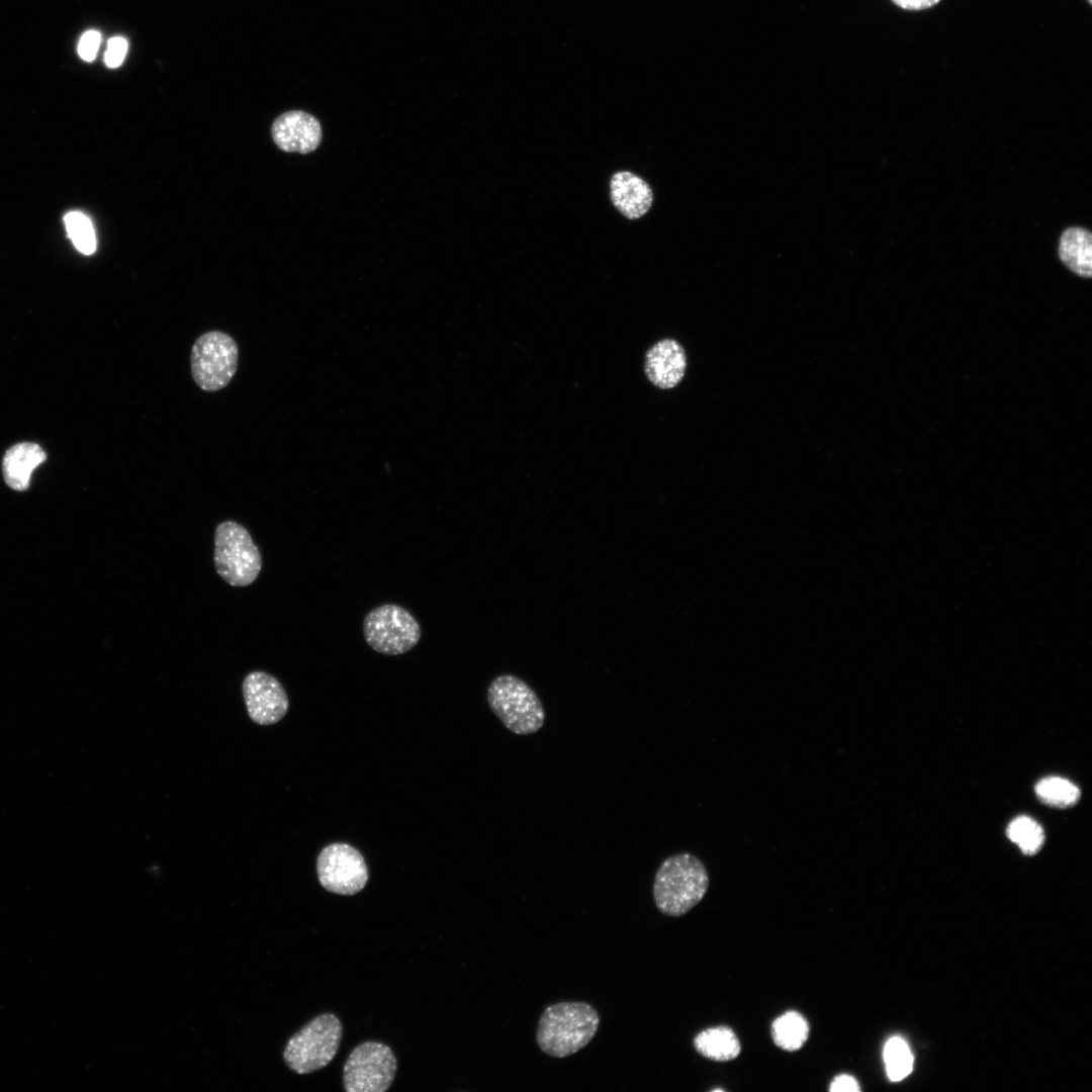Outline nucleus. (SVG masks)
Masks as SVG:
<instances>
[{"mask_svg": "<svg viewBox=\"0 0 1092 1092\" xmlns=\"http://www.w3.org/2000/svg\"><path fill=\"white\" fill-rule=\"evenodd\" d=\"M599 1025V1013L590 1004L558 1002L548 1006L541 1014L536 1041L540 1050L550 1057H569L594 1038Z\"/></svg>", "mask_w": 1092, "mask_h": 1092, "instance_id": "nucleus-1", "label": "nucleus"}, {"mask_svg": "<svg viewBox=\"0 0 1092 1092\" xmlns=\"http://www.w3.org/2000/svg\"><path fill=\"white\" fill-rule=\"evenodd\" d=\"M709 888L704 863L685 852L667 857L657 870L653 898L657 909L666 916L678 917L699 904Z\"/></svg>", "mask_w": 1092, "mask_h": 1092, "instance_id": "nucleus-2", "label": "nucleus"}, {"mask_svg": "<svg viewBox=\"0 0 1092 1092\" xmlns=\"http://www.w3.org/2000/svg\"><path fill=\"white\" fill-rule=\"evenodd\" d=\"M487 703L505 727L518 735L542 728L545 711L533 689L513 674H502L487 688Z\"/></svg>", "mask_w": 1092, "mask_h": 1092, "instance_id": "nucleus-3", "label": "nucleus"}, {"mask_svg": "<svg viewBox=\"0 0 1092 1092\" xmlns=\"http://www.w3.org/2000/svg\"><path fill=\"white\" fill-rule=\"evenodd\" d=\"M342 1034V1023L335 1014H320L288 1039L284 1063L300 1075L321 1070L335 1058Z\"/></svg>", "mask_w": 1092, "mask_h": 1092, "instance_id": "nucleus-4", "label": "nucleus"}, {"mask_svg": "<svg viewBox=\"0 0 1092 1092\" xmlns=\"http://www.w3.org/2000/svg\"><path fill=\"white\" fill-rule=\"evenodd\" d=\"M213 561L220 578L233 586L251 584L262 568L259 548L248 530L234 521L216 526Z\"/></svg>", "mask_w": 1092, "mask_h": 1092, "instance_id": "nucleus-5", "label": "nucleus"}, {"mask_svg": "<svg viewBox=\"0 0 1092 1092\" xmlns=\"http://www.w3.org/2000/svg\"><path fill=\"white\" fill-rule=\"evenodd\" d=\"M363 635L374 651L399 655L419 643L422 631L418 620L406 609L396 604H383L364 617Z\"/></svg>", "mask_w": 1092, "mask_h": 1092, "instance_id": "nucleus-6", "label": "nucleus"}, {"mask_svg": "<svg viewBox=\"0 0 1092 1092\" xmlns=\"http://www.w3.org/2000/svg\"><path fill=\"white\" fill-rule=\"evenodd\" d=\"M239 349L235 340L220 331L202 334L191 350V374L204 391L224 388L236 374Z\"/></svg>", "mask_w": 1092, "mask_h": 1092, "instance_id": "nucleus-7", "label": "nucleus"}, {"mask_svg": "<svg viewBox=\"0 0 1092 1092\" xmlns=\"http://www.w3.org/2000/svg\"><path fill=\"white\" fill-rule=\"evenodd\" d=\"M397 1062L391 1049L379 1041H365L349 1055L343 1069L346 1092H384L391 1086Z\"/></svg>", "mask_w": 1092, "mask_h": 1092, "instance_id": "nucleus-8", "label": "nucleus"}, {"mask_svg": "<svg viewBox=\"0 0 1092 1092\" xmlns=\"http://www.w3.org/2000/svg\"><path fill=\"white\" fill-rule=\"evenodd\" d=\"M316 874L325 890L345 896L359 893L369 878L362 853L345 842H334L321 850L316 858Z\"/></svg>", "mask_w": 1092, "mask_h": 1092, "instance_id": "nucleus-9", "label": "nucleus"}, {"mask_svg": "<svg viewBox=\"0 0 1092 1092\" xmlns=\"http://www.w3.org/2000/svg\"><path fill=\"white\" fill-rule=\"evenodd\" d=\"M242 691L248 715L259 725L275 724L288 711L289 700L283 686L265 671L248 673L243 680Z\"/></svg>", "mask_w": 1092, "mask_h": 1092, "instance_id": "nucleus-10", "label": "nucleus"}, {"mask_svg": "<svg viewBox=\"0 0 1092 1092\" xmlns=\"http://www.w3.org/2000/svg\"><path fill=\"white\" fill-rule=\"evenodd\" d=\"M271 135L282 151L308 154L320 146L323 132L320 121L313 115L302 110H290L273 121Z\"/></svg>", "mask_w": 1092, "mask_h": 1092, "instance_id": "nucleus-11", "label": "nucleus"}, {"mask_svg": "<svg viewBox=\"0 0 1092 1092\" xmlns=\"http://www.w3.org/2000/svg\"><path fill=\"white\" fill-rule=\"evenodd\" d=\"M687 364L682 346L674 339H662L646 352L644 372L654 386L670 389L682 380Z\"/></svg>", "mask_w": 1092, "mask_h": 1092, "instance_id": "nucleus-12", "label": "nucleus"}, {"mask_svg": "<svg viewBox=\"0 0 1092 1092\" xmlns=\"http://www.w3.org/2000/svg\"><path fill=\"white\" fill-rule=\"evenodd\" d=\"M610 198L615 208L628 219L645 215L653 202L649 184L630 171H618L610 179Z\"/></svg>", "mask_w": 1092, "mask_h": 1092, "instance_id": "nucleus-13", "label": "nucleus"}, {"mask_svg": "<svg viewBox=\"0 0 1092 1092\" xmlns=\"http://www.w3.org/2000/svg\"><path fill=\"white\" fill-rule=\"evenodd\" d=\"M46 459V452L35 443L23 442L13 445L6 451L2 461L5 482L15 490H25L29 485L32 471Z\"/></svg>", "mask_w": 1092, "mask_h": 1092, "instance_id": "nucleus-14", "label": "nucleus"}, {"mask_svg": "<svg viewBox=\"0 0 1092 1092\" xmlns=\"http://www.w3.org/2000/svg\"><path fill=\"white\" fill-rule=\"evenodd\" d=\"M1062 263L1081 278L1092 276V235L1081 226L1067 228L1058 249Z\"/></svg>", "mask_w": 1092, "mask_h": 1092, "instance_id": "nucleus-15", "label": "nucleus"}, {"mask_svg": "<svg viewBox=\"0 0 1092 1092\" xmlns=\"http://www.w3.org/2000/svg\"><path fill=\"white\" fill-rule=\"evenodd\" d=\"M694 1046L703 1057L717 1062L732 1061L739 1056L741 1051L737 1035L728 1026L702 1030L695 1036Z\"/></svg>", "mask_w": 1092, "mask_h": 1092, "instance_id": "nucleus-16", "label": "nucleus"}, {"mask_svg": "<svg viewBox=\"0 0 1092 1092\" xmlns=\"http://www.w3.org/2000/svg\"><path fill=\"white\" fill-rule=\"evenodd\" d=\"M775 1044L782 1050H800L809 1037L810 1027L806 1018L797 1011H787L777 1017L770 1027Z\"/></svg>", "mask_w": 1092, "mask_h": 1092, "instance_id": "nucleus-17", "label": "nucleus"}, {"mask_svg": "<svg viewBox=\"0 0 1092 1092\" xmlns=\"http://www.w3.org/2000/svg\"><path fill=\"white\" fill-rule=\"evenodd\" d=\"M1035 793L1041 802L1055 807L1072 806L1080 798L1078 787L1060 777H1048L1040 780L1035 786Z\"/></svg>", "mask_w": 1092, "mask_h": 1092, "instance_id": "nucleus-18", "label": "nucleus"}, {"mask_svg": "<svg viewBox=\"0 0 1092 1092\" xmlns=\"http://www.w3.org/2000/svg\"><path fill=\"white\" fill-rule=\"evenodd\" d=\"M1008 838L1018 845L1021 851L1031 855L1043 844L1044 834L1040 825L1032 818L1019 816L1013 819L1006 830Z\"/></svg>", "mask_w": 1092, "mask_h": 1092, "instance_id": "nucleus-19", "label": "nucleus"}, {"mask_svg": "<svg viewBox=\"0 0 1092 1092\" xmlns=\"http://www.w3.org/2000/svg\"><path fill=\"white\" fill-rule=\"evenodd\" d=\"M884 1061L886 1071L891 1081H901L907 1077L913 1068V1056L906 1041L899 1037H891L884 1048Z\"/></svg>", "mask_w": 1092, "mask_h": 1092, "instance_id": "nucleus-20", "label": "nucleus"}, {"mask_svg": "<svg viewBox=\"0 0 1092 1092\" xmlns=\"http://www.w3.org/2000/svg\"><path fill=\"white\" fill-rule=\"evenodd\" d=\"M69 238L76 249L84 255H91L96 250V238L90 219L78 211H70L64 216Z\"/></svg>", "mask_w": 1092, "mask_h": 1092, "instance_id": "nucleus-21", "label": "nucleus"}, {"mask_svg": "<svg viewBox=\"0 0 1092 1092\" xmlns=\"http://www.w3.org/2000/svg\"><path fill=\"white\" fill-rule=\"evenodd\" d=\"M127 41L121 36H114L109 38L107 42V50L104 53V63L109 68L119 67L127 53Z\"/></svg>", "mask_w": 1092, "mask_h": 1092, "instance_id": "nucleus-22", "label": "nucleus"}, {"mask_svg": "<svg viewBox=\"0 0 1092 1092\" xmlns=\"http://www.w3.org/2000/svg\"><path fill=\"white\" fill-rule=\"evenodd\" d=\"M101 35L96 30H88L84 32L78 43V54L80 58L85 62H92L95 60Z\"/></svg>", "mask_w": 1092, "mask_h": 1092, "instance_id": "nucleus-23", "label": "nucleus"}, {"mask_svg": "<svg viewBox=\"0 0 1092 1092\" xmlns=\"http://www.w3.org/2000/svg\"><path fill=\"white\" fill-rule=\"evenodd\" d=\"M857 1081L850 1075H838L836 1076L829 1086L831 1092H857L859 1091Z\"/></svg>", "mask_w": 1092, "mask_h": 1092, "instance_id": "nucleus-24", "label": "nucleus"}, {"mask_svg": "<svg viewBox=\"0 0 1092 1092\" xmlns=\"http://www.w3.org/2000/svg\"><path fill=\"white\" fill-rule=\"evenodd\" d=\"M891 1L895 5H897L898 7L902 8V9H905V10H911V11H920V10L928 9V8H931V7L935 6L936 4H938L940 2V0H891Z\"/></svg>", "mask_w": 1092, "mask_h": 1092, "instance_id": "nucleus-25", "label": "nucleus"}, {"mask_svg": "<svg viewBox=\"0 0 1092 1092\" xmlns=\"http://www.w3.org/2000/svg\"><path fill=\"white\" fill-rule=\"evenodd\" d=\"M1089 4H1092V0H1087Z\"/></svg>", "mask_w": 1092, "mask_h": 1092, "instance_id": "nucleus-26", "label": "nucleus"}]
</instances>
